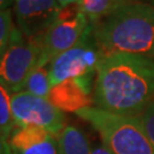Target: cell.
<instances>
[{"label": "cell", "mask_w": 154, "mask_h": 154, "mask_svg": "<svg viewBox=\"0 0 154 154\" xmlns=\"http://www.w3.org/2000/svg\"><path fill=\"white\" fill-rule=\"evenodd\" d=\"M154 98V58L116 54L100 58L96 70V107L137 116Z\"/></svg>", "instance_id": "obj_1"}, {"label": "cell", "mask_w": 154, "mask_h": 154, "mask_svg": "<svg viewBox=\"0 0 154 154\" xmlns=\"http://www.w3.org/2000/svg\"><path fill=\"white\" fill-rule=\"evenodd\" d=\"M93 35L100 58L116 54L154 58V6L126 2L93 25Z\"/></svg>", "instance_id": "obj_2"}, {"label": "cell", "mask_w": 154, "mask_h": 154, "mask_svg": "<svg viewBox=\"0 0 154 154\" xmlns=\"http://www.w3.org/2000/svg\"><path fill=\"white\" fill-rule=\"evenodd\" d=\"M77 116L90 123L111 154H154V147L136 116H122L98 107H87Z\"/></svg>", "instance_id": "obj_3"}, {"label": "cell", "mask_w": 154, "mask_h": 154, "mask_svg": "<svg viewBox=\"0 0 154 154\" xmlns=\"http://www.w3.org/2000/svg\"><path fill=\"white\" fill-rule=\"evenodd\" d=\"M42 54V35L26 38L14 28L9 44L0 56V83L11 95L22 91Z\"/></svg>", "instance_id": "obj_4"}, {"label": "cell", "mask_w": 154, "mask_h": 154, "mask_svg": "<svg viewBox=\"0 0 154 154\" xmlns=\"http://www.w3.org/2000/svg\"><path fill=\"white\" fill-rule=\"evenodd\" d=\"M80 4L62 7L55 22L42 35V54L38 65H46L78 45L90 29Z\"/></svg>", "instance_id": "obj_5"}, {"label": "cell", "mask_w": 154, "mask_h": 154, "mask_svg": "<svg viewBox=\"0 0 154 154\" xmlns=\"http://www.w3.org/2000/svg\"><path fill=\"white\" fill-rule=\"evenodd\" d=\"M100 56L93 35V25L81 41L73 48L56 56L49 63L50 86L77 78L94 75L96 73Z\"/></svg>", "instance_id": "obj_6"}, {"label": "cell", "mask_w": 154, "mask_h": 154, "mask_svg": "<svg viewBox=\"0 0 154 154\" xmlns=\"http://www.w3.org/2000/svg\"><path fill=\"white\" fill-rule=\"evenodd\" d=\"M11 112L16 127H39L55 136H58L66 127L63 111L48 98L26 91L11 95Z\"/></svg>", "instance_id": "obj_7"}, {"label": "cell", "mask_w": 154, "mask_h": 154, "mask_svg": "<svg viewBox=\"0 0 154 154\" xmlns=\"http://www.w3.org/2000/svg\"><path fill=\"white\" fill-rule=\"evenodd\" d=\"M61 8L56 0H15L17 28L26 38L44 35Z\"/></svg>", "instance_id": "obj_8"}, {"label": "cell", "mask_w": 154, "mask_h": 154, "mask_svg": "<svg viewBox=\"0 0 154 154\" xmlns=\"http://www.w3.org/2000/svg\"><path fill=\"white\" fill-rule=\"evenodd\" d=\"M94 75L70 79L50 88L48 99L63 112H79L91 107Z\"/></svg>", "instance_id": "obj_9"}, {"label": "cell", "mask_w": 154, "mask_h": 154, "mask_svg": "<svg viewBox=\"0 0 154 154\" xmlns=\"http://www.w3.org/2000/svg\"><path fill=\"white\" fill-rule=\"evenodd\" d=\"M8 143L11 154H61L58 136L39 127H16Z\"/></svg>", "instance_id": "obj_10"}, {"label": "cell", "mask_w": 154, "mask_h": 154, "mask_svg": "<svg viewBox=\"0 0 154 154\" xmlns=\"http://www.w3.org/2000/svg\"><path fill=\"white\" fill-rule=\"evenodd\" d=\"M61 154H91V146L80 129L66 126L58 135Z\"/></svg>", "instance_id": "obj_11"}, {"label": "cell", "mask_w": 154, "mask_h": 154, "mask_svg": "<svg viewBox=\"0 0 154 154\" xmlns=\"http://www.w3.org/2000/svg\"><path fill=\"white\" fill-rule=\"evenodd\" d=\"M50 88L51 86L49 80V64H46L37 65L32 73L29 75L22 91H26L39 97L48 98Z\"/></svg>", "instance_id": "obj_12"}, {"label": "cell", "mask_w": 154, "mask_h": 154, "mask_svg": "<svg viewBox=\"0 0 154 154\" xmlns=\"http://www.w3.org/2000/svg\"><path fill=\"white\" fill-rule=\"evenodd\" d=\"M79 4L88 21L95 23L126 2L123 0H80Z\"/></svg>", "instance_id": "obj_13"}, {"label": "cell", "mask_w": 154, "mask_h": 154, "mask_svg": "<svg viewBox=\"0 0 154 154\" xmlns=\"http://www.w3.org/2000/svg\"><path fill=\"white\" fill-rule=\"evenodd\" d=\"M16 125L11 112V95L0 83V132L9 139Z\"/></svg>", "instance_id": "obj_14"}, {"label": "cell", "mask_w": 154, "mask_h": 154, "mask_svg": "<svg viewBox=\"0 0 154 154\" xmlns=\"http://www.w3.org/2000/svg\"><path fill=\"white\" fill-rule=\"evenodd\" d=\"M11 21V11L9 8L0 11V56L4 54L9 44L11 32L14 30Z\"/></svg>", "instance_id": "obj_15"}, {"label": "cell", "mask_w": 154, "mask_h": 154, "mask_svg": "<svg viewBox=\"0 0 154 154\" xmlns=\"http://www.w3.org/2000/svg\"><path fill=\"white\" fill-rule=\"evenodd\" d=\"M136 118L138 119L145 135L147 136L149 140L154 147V100L147 105V107Z\"/></svg>", "instance_id": "obj_16"}, {"label": "cell", "mask_w": 154, "mask_h": 154, "mask_svg": "<svg viewBox=\"0 0 154 154\" xmlns=\"http://www.w3.org/2000/svg\"><path fill=\"white\" fill-rule=\"evenodd\" d=\"M0 154H11L8 139L0 132Z\"/></svg>", "instance_id": "obj_17"}, {"label": "cell", "mask_w": 154, "mask_h": 154, "mask_svg": "<svg viewBox=\"0 0 154 154\" xmlns=\"http://www.w3.org/2000/svg\"><path fill=\"white\" fill-rule=\"evenodd\" d=\"M91 154H111L107 149L104 147V145H99V146H93L91 147Z\"/></svg>", "instance_id": "obj_18"}, {"label": "cell", "mask_w": 154, "mask_h": 154, "mask_svg": "<svg viewBox=\"0 0 154 154\" xmlns=\"http://www.w3.org/2000/svg\"><path fill=\"white\" fill-rule=\"evenodd\" d=\"M58 2V5L61 7H65V6L72 5V4H78L80 0H56Z\"/></svg>", "instance_id": "obj_19"}, {"label": "cell", "mask_w": 154, "mask_h": 154, "mask_svg": "<svg viewBox=\"0 0 154 154\" xmlns=\"http://www.w3.org/2000/svg\"><path fill=\"white\" fill-rule=\"evenodd\" d=\"M11 2H13V0H0V11L7 9L8 6H11Z\"/></svg>", "instance_id": "obj_20"}, {"label": "cell", "mask_w": 154, "mask_h": 154, "mask_svg": "<svg viewBox=\"0 0 154 154\" xmlns=\"http://www.w3.org/2000/svg\"><path fill=\"white\" fill-rule=\"evenodd\" d=\"M125 2H144V0H123Z\"/></svg>", "instance_id": "obj_21"}]
</instances>
